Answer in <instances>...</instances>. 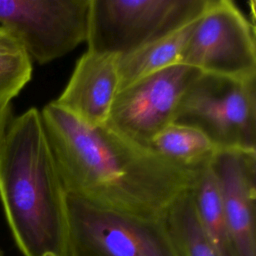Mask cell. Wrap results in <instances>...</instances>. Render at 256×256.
<instances>
[{"mask_svg": "<svg viewBox=\"0 0 256 256\" xmlns=\"http://www.w3.org/2000/svg\"><path fill=\"white\" fill-rule=\"evenodd\" d=\"M200 74L191 66L177 64L119 90L105 126L148 149L153 137L173 123L182 96Z\"/></svg>", "mask_w": 256, "mask_h": 256, "instance_id": "8", "label": "cell"}, {"mask_svg": "<svg viewBox=\"0 0 256 256\" xmlns=\"http://www.w3.org/2000/svg\"><path fill=\"white\" fill-rule=\"evenodd\" d=\"M209 0H90L87 50L129 54L198 18Z\"/></svg>", "mask_w": 256, "mask_h": 256, "instance_id": "4", "label": "cell"}, {"mask_svg": "<svg viewBox=\"0 0 256 256\" xmlns=\"http://www.w3.org/2000/svg\"><path fill=\"white\" fill-rule=\"evenodd\" d=\"M181 64L201 73L230 77L256 75L255 29L230 0H209L196 21Z\"/></svg>", "mask_w": 256, "mask_h": 256, "instance_id": "7", "label": "cell"}, {"mask_svg": "<svg viewBox=\"0 0 256 256\" xmlns=\"http://www.w3.org/2000/svg\"><path fill=\"white\" fill-rule=\"evenodd\" d=\"M13 116L14 115H13V111H12L11 102L0 103V145H1V141L3 139L6 127Z\"/></svg>", "mask_w": 256, "mask_h": 256, "instance_id": "17", "label": "cell"}, {"mask_svg": "<svg viewBox=\"0 0 256 256\" xmlns=\"http://www.w3.org/2000/svg\"><path fill=\"white\" fill-rule=\"evenodd\" d=\"M40 116L69 195L108 210L162 219L192 186L196 172L170 164L105 125L81 122L54 101Z\"/></svg>", "mask_w": 256, "mask_h": 256, "instance_id": "1", "label": "cell"}, {"mask_svg": "<svg viewBox=\"0 0 256 256\" xmlns=\"http://www.w3.org/2000/svg\"><path fill=\"white\" fill-rule=\"evenodd\" d=\"M201 227L217 256H236L217 180L210 164L196 171L190 188Z\"/></svg>", "mask_w": 256, "mask_h": 256, "instance_id": "13", "label": "cell"}, {"mask_svg": "<svg viewBox=\"0 0 256 256\" xmlns=\"http://www.w3.org/2000/svg\"><path fill=\"white\" fill-rule=\"evenodd\" d=\"M90 0H0V27L40 65L86 41Z\"/></svg>", "mask_w": 256, "mask_h": 256, "instance_id": "6", "label": "cell"}, {"mask_svg": "<svg viewBox=\"0 0 256 256\" xmlns=\"http://www.w3.org/2000/svg\"><path fill=\"white\" fill-rule=\"evenodd\" d=\"M148 149L170 164L196 172L207 166L217 153V147L200 130L171 123L157 133Z\"/></svg>", "mask_w": 256, "mask_h": 256, "instance_id": "12", "label": "cell"}, {"mask_svg": "<svg viewBox=\"0 0 256 256\" xmlns=\"http://www.w3.org/2000/svg\"><path fill=\"white\" fill-rule=\"evenodd\" d=\"M66 199L40 111L13 116L0 145V201L24 256H70Z\"/></svg>", "mask_w": 256, "mask_h": 256, "instance_id": "2", "label": "cell"}, {"mask_svg": "<svg viewBox=\"0 0 256 256\" xmlns=\"http://www.w3.org/2000/svg\"><path fill=\"white\" fill-rule=\"evenodd\" d=\"M32 76V62L24 50L0 54V103L11 102Z\"/></svg>", "mask_w": 256, "mask_h": 256, "instance_id": "15", "label": "cell"}, {"mask_svg": "<svg viewBox=\"0 0 256 256\" xmlns=\"http://www.w3.org/2000/svg\"><path fill=\"white\" fill-rule=\"evenodd\" d=\"M210 167L236 256H256V151L218 150Z\"/></svg>", "mask_w": 256, "mask_h": 256, "instance_id": "9", "label": "cell"}, {"mask_svg": "<svg viewBox=\"0 0 256 256\" xmlns=\"http://www.w3.org/2000/svg\"><path fill=\"white\" fill-rule=\"evenodd\" d=\"M0 256H3V254H2V251L0 250Z\"/></svg>", "mask_w": 256, "mask_h": 256, "instance_id": "18", "label": "cell"}, {"mask_svg": "<svg viewBox=\"0 0 256 256\" xmlns=\"http://www.w3.org/2000/svg\"><path fill=\"white\" fill-rule=\"evenodd\" d=\"M118 55L86 51L55 104L90 126H104L119 91Z\"/></svg>", "mask_w": 256, "mask_h": 256, "instance_id": "10", "label": "cell"}, {"mask_svg": "<svg viewBox=\"0 0 256 256\" xmlns=\"http://www.w3.org/2000/svg\"><path fill=\"white\" fill-rule=\"evenodd\" d=\"M70 256H178L162 219L144 218L67 194Z\"/></svg>", "mask_w": 256, "mask_h": 256, "instance_id": "5", "label": "cell"}, {"mask_svg": "<svg viewBox=\"0 0 256 256\" xmlns=\"http://www.w3.org/2000/svg\"><path fill=\"white\" fill-rule=\"evenodd\" d=\"M173 123L202 131L218 150L256 151V75L201 73L182 96Z\"/></svg>", "mask_w": 256, "mask_h": 256, "instance_id": "3", "label": "cell"}, {"mask_svg": "<svg viewBox=\"0 0 256 256\" xmlns=\"http://www.w3.org/2000/svg\"><path fill=\"white\" fill-rule=\"evenodd\" d=\"M162 220L178 256H217L198 220L190 190L170 205Z\"/></svg>", "mask_w": 256, "mask_h": 256, "instance_id": "14", "label": "cell"}, {"mask_svg": "<svg viewBox=\"0 0 256 256\" xmlns=\"http://www.w3.org/2000/svg\"><path fill=\"white\" fill-rule=\"evenodd\" d=\"M198 18L129 54L119 56V90L155 72L181 64L182 54Z\"/></svg>", "mask_w": 256, "mask_h": 256, "instance_id": "11", "label": "cell"}, {"mask_svg": "<svg viewBox=\"0 0 256 256\" xmlns=\"http://www.w3.org/2000/svg\"><path fill=\"white\" fill-rule=\"evenodd\" d=\"M23 50L19 43L2 27H0V54L14 53Z\"/></svg>", "mask_w": 256, "mask_h": 256, "instance_id": "16", "label": "cell"}]
</instances>
